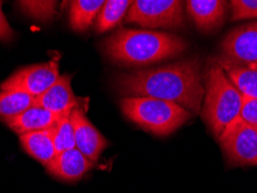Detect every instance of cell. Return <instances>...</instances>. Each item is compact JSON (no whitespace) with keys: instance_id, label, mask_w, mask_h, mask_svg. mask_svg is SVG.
<instances>
[{"instance_id":"7a4b0ae2","label":"cell","mask_w":257,"mask_h":193,"mask_svg":"<svg viewBox=\"0 0 257 193\" xmlns=\"http://www.w3.org/2000/svg\"><path fill=\"white\" fill-rule=\"evenodd\" d=\"M187 48V42L174 34L139 29H120L103 43L105 56L125 67H141L171 59Z\"/></svg>"},{"instance_id":"52a82bcc","label":"cell","mask_w":257,"mask_h":193,"mask_svg":"<svg viewBox=\"0 0 257 193\" xmlns=\"http://www.w3.org/2000/svg\"><path fill=\"white\" fill-rule=\"evenodd\" d=\"M59 77L58 59L54 58L48 63L35 64L17 71L0 85V89L37 97L47 92Z\"/></svg>"},{"instance_id":"9c48e42d","label":"cell","mask_w":257,"mask_h":193,"mask_svg":"<svg viewBox=\"0 0 257 193\" xmlns=\"http://www.w3.org/2000/svg\"><path fill=\"white\" fill-rule=\"evenodd\" d=\"M71 122L74 128L75 147L90 161L96 162L102 152L109 146V141L89 122L81 105L71 111Z\"/></svg>"},{"instance_id":"5b68a950","label":"cell","mask_w":257,"mask_h":193,"mask_svg":"<svg viewBox=\"0 0 257 193\" xmlns=\"http://www.w3.org/2000/svg\"><path fill=\"white\" fill-rule=\"evenodd\" d=\"M183 6L184 3L179 0H136L128 9L125 21L146 28H182Z\"/></svg>"},{"instance_id":"603a6c76","label":"cell","mask_w":257,"mask_h":193,"mask_svg":"<svg viewBox=\"0 0 257 193\" xmlns=\"http://www.w3.org/2000/svg\"><path fill=\"white\" fill-rule=\"evenodd\" d=\"M3 2H0V42L9 43L14 39V30L11 27L9 21L3 13Z\"/></svg>"},{"instance_id":"9a60e30c","label":"cell","mask_w":257,"mask_h":193,"mask_svg":"<svg viewBox=\"0 0 257 193\" xmlns=\"http://www.w3.org/2000/svg\"><path fill=\"white\" fill-rule=\"evenodd\" d=\"M217 62L241 95L257 100V67L236 66L222 58H218Z\"/></svg>"},{"instance_id":"ba28073f","label":"cell","mask_w":257,"mask_h":193,"mask_svg":"<svg viewBox=\"0 0 257 193\" xmlns=\"http://www.w3.org/2000/svg\"><path fill=\"white\" fill-rule=\"evenodd\" d=\"M220 58L242 67H257V21L234 28L224 37Z\"/></svg>"},{"instance_id":"5bb4252c","label":"cell","mask_w":257,"mask_h":193,"mask_svg":"<svg viewBox=\"0 0 257 193\" xmlns=\"http://www.w3.org/2000/svg\"><path fill=\"white\" fill-rule=\"evenodd\" d=\"M20 142L26 153L45 165L57 154L54 143V126L22 134L20 135Z\"/></svg>"},{"instance_id":"2e32d148","label":"cell","mask_w":257,"mask_h":193,"mask_svg":"<svg viewBox=\"0 0 257 193\" xmlns=\"http://www.w3.org/2000/svg\"><path fill=\"white\" fill-rule=\"evenodd\" d=\"M103 0H74L70 3V26L75 32H86L99 15Z\"/></svg>"},{"instance_id":"7402d4cb","label":"cell","mask_w":257,"mask_h":193,"mask_svg":"<svg viewBox=\"0 0 257 193\" xmlns=\"http://www.w3.org/2000/svg\"><path fill=\"white\" fill-rule=\"evenodd\" d=\"M240 118L249 126L257 130V100L243 97L242 107L240 111Z\"/></svg>"},{"instance_id":"30bf717a","label":"cell","mask_w":257,"mask_h":193,"mask_svg":"<svg viewBox=\"0 0 257 193\" xmlns=\"http://www.w3.org/2000/svg\"><path fill=\"white\" fill-rule=\"evenodd\" d=\"M228 3L224 0H188L184 2L189 17L199 32L210 33L224 24Z\"/></svg>"},{"instance_id":"8992f818","label":"cell","mask_w":257,"mask_h":193,"mask_svg":"<svg viewBox=\"0 0 257 193\" xmlns=\"http://www.w3.org/2000/svg\"><path fill=\"white\" fill-rule=\"evenodd\" d=\"M217 139L228 164L257 165V130L245 124L240 116Z\"/></svg>"},{"instance_id":"e0dca14e","label":"cell","mask_w":257,"mask_h":193,"mask_svg":"<svg viewBox=\"0 0 257 193\" xmlns=\"http://www.w3.org/2000/svg\"><path fill=\"white\" fill-rule=\"evenodd\" d=\"M132 5L130 0H108L104 2L96 20V32L105 33L122 21Z\"/></svg>"},{"instance_id":"d6986e66","label":"cell","mask_w":257,"mask_h":193,"mask_svg":"<svg viewBox=\"0 0 257 193\" xmlns=\"http://www.w3.org/2000/svg\"><path fill=\"white\" fill-rule=\"evenodd\" d=\"M54 143L56 153L75 148L74 128L71 122V111L63 113L54 126Z\"/></svg>"},{"instance_id":"8fae6325","label":"cell","mask_w":257,"mask_h":193,"mask_svg":"<svg viewBox=\"0 0 257 193\" xmlns=\"http://www.w3.org/2000/svg\"><path fill=\"white\" fill-rule=\"evenodd\" d=\"M35 107L43 108L55 115H63L79 107L71 87V75H60L58 80L42 95L35 97Z\"/></svg>"},{"instance_id":"7c38bea8","label":"cell","mask_w":257,"mask_h":193,"mask_svg":"<svg viewBox=\"0 0 257 193\" xmlns=\"http://www.w3.org/2000/svg\"><path fill=\"white\" fill-rule=\"evenodd\" d=\"M93 166V162L87 158L77 147L56 154L47 164L48 171L59 179L73 181L80 179Z\"/></svg>"},{"instance_id":"6da1fadb","label":"cell","mask_w":257,"mask_h":193,"mask_svg":"<svg viewBox=\"0 0 257 193\" xmlns=\"http://www.w3.org/2000/svg\"><path fill=\"white\" fill-rule=\"evenodd\" d=\"M115 88L124 97H152L172 102L198 115L205 88L202 64L198 58H188L149 70L120 73L115 78Z\"/></svg>"},{"instance_id":"ac0fdd59","label":"cell","mask_w":257,"mask_h":193,"mask_svg":"<svg viewBox=\"0 0 257 193\" xmlns=\"http://www.w3.org/2000/svg\"><path fill=\"white\" fill-rule=\"evenodd\" d=\"M35 97L28 94L12 90L0 92V118L10 119L21 115L22 112L34 107Z\"/></svg>"},{"instance_id":"3957f363","label":"cell","mask_w":257,"mask_h":193,"mask_svg":"<svg viewBox=\"0 0 257 193\" xmlns=\"http://www.w3.org/2000/svg\"><path fill=\"white\" fill-rule=\"evenodd\" d=\"M204 88L202 118L211 133L218 138L225 127L240 116L243 96L230 82L217 59L209 64Z\"/></svg>"},{"instance_id":"ffe728a7","label":"cell","mask_w":257,"mask_h":193,"mask_svg":"<svg viewBox=\"0 0 257 193\" xmlns=\"http://www.w3.org/2000/svg\"><path fill=\"white\" fill-rule=\"evenodd\" d=\"M18 6L25 14L39 21L51 20L56 13V2H18Z\"/></svg>"},{"instance_id":"44dd1931","label":"cell","mask_w":257,"mask_h":193,"mask_svg":"<svg viewBox=\"0 0 257 193\" xmlns=\"http://www.w3.org/2000/svg\"><path fill=\"white\" fill-rule=\"evenodd\" d=\"M229 6L232 21L257 18V0H232Z\"/></svg>"},{"instance_id":"4fadbf2b","label":"cell","mask_w":257,"mask_h":193,"mask_svg":"<svg viewBox=\"0 0 257 193\" xmlns=\"http://www.w3.org/2000/svg\"><path fill=\"white\" fill-rule=\"evenodd\" d=\"M60 116L34 105L28 110L22 112L21 115L10 119H4L3 122L15 133L22 135L30 133V132L47 130V128L55 126Z\"/></svg>"},{"instance_id":"277c9868","label":"cell","mask_w":257,"mask_h":193,"mask_svg":"<svg viewBox=\"0 0 257 193\" xmlns=\"http://www.w3.org/2000/svg\"><path fill=\"white\" fill-rule=\"evenodd\" d=\"M119 105L127 119L159 137L172 134L192 116L179 104L152 97H123Z\"/></svg>"}]
</instances>
